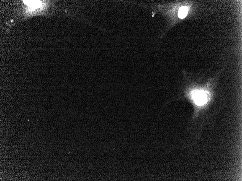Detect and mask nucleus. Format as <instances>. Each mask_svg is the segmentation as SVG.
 Masks as SVG:
<instances>
[{
  "label": "nucleus",
  "mask_w": 242,
  "mask_h": 181,
  "mask_svg": "<svg viewBox=\"0 0 242 181\" xmlns=\"http://www.w3.org/2000/svg\"><path fill=\"white\" fill-rule=\"evenodd\" d=\"M186 97H189L194 102L195 105L202 106L207 103L209 99L208 92L200 90H191L189 92H184Z\"/></svg>",
  "instance_id": "nucleus-1"
},
{
  "label": "nucleus",
  "mask_w": 242,
  "mask_h": 181,
  "mask_svg": "<svg viewBox=\"0 0 242 181\" xmlns=\"http://www.w3.org/2000/svg\"><path fill=\"white\" fill-rule=\"evenodd\" d=\"M189 9L188 6H183L181 7L178 13V15L179 18L183 19L185 18L188 15Z\"/></svg>",
  "instance_id": "nucleus-2"
},
{
  "label": "nucleus",
  "mask_w": 242,
  "mask_h": 181,
  "mask_svg": "<svg viewBox=\"0 0 242 181\" xmlns=\"http://www.w3.org/2000/svg\"><path fill=\"white\" fill-rule=\"evenodd\" d=\"M26 4H29V6L37 7L40 6V1H25Z\"/></svg>",
  "instance_id": "nucleus-3"
}]
</instances>
